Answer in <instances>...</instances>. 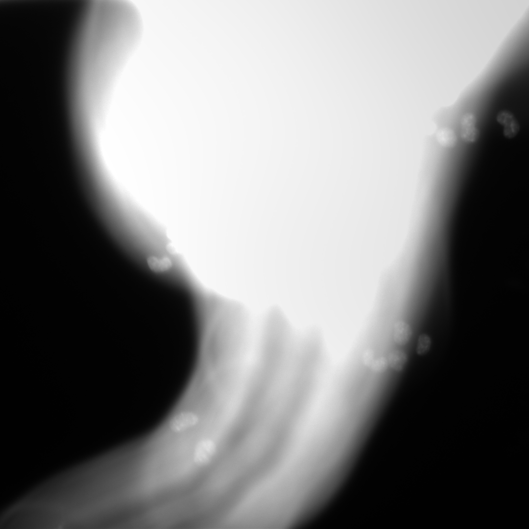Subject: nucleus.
Returning <instances> with one entry per match:
<instances>
[{"label":"nucleus","mask_w":529,"mask_h":529,"mask_svg":"<svg viewBox=\"0 0 529 529\" xmlns=\"http://www.w3.org/2000/svg\"><path fill=\"white\" fill-rule=\"evenodd\" d=\"M407 354L401 350H394L388 355V362L390 368L399 372L403 370L408 361Z\"/></svg>","instance_id":"0eeeda50"},{"label":"nucleus","mask_w":529,"mask_h":529,"mask_svg":"<svg viewBox=\"0 0 529 529\" xmlns=\"http://www.w3.org/2000/svg\"><path fill=\"white\" fill-rule=\"evenodd\" d=\"M497 122L504 126L503 134L509 139L514 137L520 130V125L512 113L502 110L497 114Z\"/></svg>","instance_id":"f03ea898"},{"label":"nucleus","mask_w":529,"mask_h":529,"mask_svg":"<svg viewBox=\"0 0 529 529\" xmlns=\"http://www.w3.org/2000/svg\"><path fill=\"white\" fill-rule=\"evenodd\" d=\"M167 252L171 255H176L178 254V251L172 243H168L166 246Z\"/></svg>","instance_id":"1a4fd4ad"},{"label":"nucleus","mask_w":529,"mask_h":529,"mask_svg":"<svg viewBox=\"0 0 529 529\" xmlns=\"http://www.w3.org/2000/svg\"><path fill=\"white\" fill-rule=\"evenodd\" d=\"M149 268L156 273H162L170 269L172 266L171 260L167 256L161 257L150 256L147 258Z\"/></svg>","instance_id":"423d86ee"},{"label":"nucleus","mask_w":529,"mask_h":529,"mask_svg":"<svg viewBox=\"0 0 529 529\" xmlns=\"http://www.w3.org/2000/svg\"><path fill=\"white\" fill-rule=\"evenodd\" d=\"M412 335L410 325L403 320L397 321L394 326L393 337L394 342L400 345H406Z\"/></svg>","instance_id":"20e7f679"},{"label":"nucleus","mask_w":529,"mask_h":529,"mask_svg":"<svg viewBox=\"0 0 529 529\" xmlns=\"http://www.w3.org/2000/svg\"><path fill=\"white\" fill-rule=\"evenodd\" d=\"M432 341L431 337L426 334H422L418 337L416 353L419 355H423L426 354L430 350L431 346Z\"/></svg>","instance_id":"6e6552de"},{"label":"nucleus","mask_w":529,"mask_h":529,"mask_svg":"<svg viewBox=\"0 0 529 529\" xmlns=\"http://www.w3.org/2000/svg\"><path fill=\"white\" fill-rule=\"evenodd\" d=\"M477 118L470 112L465 113L460 121V136L467 144H473L478 139L479 129L477 126Z\"/></svg>","instance_id":"f257e3e1"},{"label":"nucleus","mask_w":529,"mask_h":529,"mask_svg":"<svg viewBox=\"0 0 529 529\" xmlns=\"http://www.w3.org/2000/svg\"><path fill=\"white\" fill-rule=\"evenodd\" d=\"M435 138L438 144L446 148L454 147L457 143V137L453 130L448 127H444L439 130Z\"/></svg>","instance_id":"39448f33"},{"label":"nucleus","mask_w":529,"mask_h":529,"mask_svg":"<svg viewBox=\"0 0 529 529\" xmlns=\"http://www.w3.org/2000/svg\"><path fill=\"white\" fill-rule=\"evenodd\" d=\"M216 444L211 440L201 441L196 445L194 453V459L200 465H205L210 461L216 453Z\"/></svg>","instance_id":"7ed1b4c3"}]
</instances>
